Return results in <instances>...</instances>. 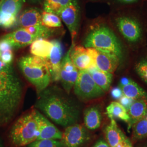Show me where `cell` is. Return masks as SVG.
<instances>
[{
  "mask_svg": "<svg viewBox=\"0 0 147 147\" xmlns=\"http://www.w3.org/2000/svg\"><path fill=\"white\" fill-rule=\"evenodd\" d=\"M21 96L0 91V126L9 122L18 110Z\"/></svg>",
  "mask_w": 147,
  "mask_h": 147,
  "instance_id": "obj_11",
  "label": "cell"
},
{
  "mask_svg": "<svg viewBox=\"0 0 147 147\" xmlns=\"http://www.w3.org/2000/svg\"><path fill=\"white\" fill-rule=\"evenodd\" d=\"M59 17L68 27L71 37L72 45H75V40L79 32L80 21V7L78 0H71L61 12Z\"/></svg>",
  "mask_w": 147,
  "mask_h": 147,
  "instance_id": "obj_6",
  "label": "cell"
},
{
  "mask_svg": "<svg viewBox=\"0 0 147 147\" xmlns=\"http://www.w3.org/2000/svg\"><path fill=\"white\" fill-rule=\"evenodd\" d=\"M17 17L0 11V27L3 28H10L16 24Z\"/></svg>",
  "mask_w": 147,
  "mask_h": 147,
  "instance_id": "obj_31",
  "label": "cell"
},
{
  "mask_svg": "<svg viewBox=\"0 0 147 147\" xmlns=\"http://www.w3.org/2000/svg\"><path fill=\"white\" fill-rule=\"evenodd\" d=\"M129 121L127 123V131L130 132L138 121L147 116V99L135 100L127 112Z\"/></svg>",
  "mask_w": 147,
  "mask_h": 147,
  "instance_id": "obj_18",
  "label": "cell"
},
{
  "mask_svg": "<svg viewBox=\"0 0 147 147\" xmlns=\"http://www.w3.org/2000/svg\"><path fill=\"white\" fill-rule=\"evenodd\" d=\"M0 71L6 72V73H12L13 72V70L11 64H8L3 62L0 59Z\"/></svg>",
  "mask_w": 147,
  "mask_h": 147,
  "instance_id": "obj_37",
  "label": "cell"
},
{
  "mask_svg": "<svg viewBox=\"0 0 147 147\" xmlns=\"http://www.w3.org/2000/svg\"><path fill=\"white\" fill-rule=\"evenodd\" d=\"M39 111L32 110L18 118L11 128L9 138L16 147L28 145L36 141L39 135Z\"/></svg>",
  "mask_w": 147,
  "mask_h": 147,
  "instance_id": "obj_3",
  "label": "cell"
},
{
  "mask_svg": "<svg viewBox=\"0 0 147 147\" xmlns=\"http://www.w3.org/2000/svg\"><path fill=\"white\" fill-rule=\"evenodd\" d=\"M53 43L45 39H38L32 42L30 47L32 55L47 59L53 48Z\"/></svg>",
  "mask_w": 147,
  "mask_h": 147,
  "instance_id": "obj_22",
  "label": "cell"
},
{
  "mask_svg": "<svg viewBox=\"0 0 147 147\" xmlns=\"http://www.w3.org/2000/svg\"><path fill=\"white\" fill-rule=\"evenodd\" d=\"M4 0H0V5L2 3V2Z\"/></svg>",
  "mask_w": 147,
  "mask_h": 147,
  "instance_id": "obj_44",
  "label": "cell"
},
{
  "mask_svg": "<svg viewBox=\"0 0 147 147\" xmlns=\"http://www.w3.org/2000/svg\"><path fill=\"white\" fill-rule=\"evenodd\" d=\"M23 3L24 0H4L0 5V11L17 17Z\"/></svg>",
  "mask_w": 147,
  "mask_h": 147,
  "instance_id": "obj_26",
  "label": "cell"
},
{
  "mask_svg": "<svg viewBox=\"0 0 147 147\" xmlns=\"http://www.w3.org/2000/svg\"><path fill=\"white\" fill-rule=\"evenodd\" d=\"M89 138L86 127L76 123L65 128L61 141L64 147H82Z\"/></svg>",
  "mask_w": 147,
  "mask_h": 147,
  "instance_id": "obj_8",
  "label": "cell"
},
{
  "mask_svg": "<svg viewBox=\"0 0 147 147\" xmlns=\"http://www.w3.org/2000/svg\"><path fill=\"white\" fill-rule=\"evenodd\" d=\"M91 77L101 89L105 92L109 90L110 88L112 81V74L105 72L94 67L87 70Z\"/></svg>",
  "mask_w": 147,
  "mask_h": 147,
  "instance_id": "obj_20",
  "label": "cell"
},
{
  "mask_svg": "<svg viewBox=\"0 0 147 147\" xmlns=\"http://www.w3.org/2000/svg\"><path fill=\"white\" fill-rule=\"evenodd\" d=\"M73 88L75 94L82 101L98 99L105 94V92L95 84L87 70H79Z\"/></svg>",
  "mask_w": 147,
  "mask_h": 147,
  "instance_id": "obj_5",
  "label": "cell"
},
{
  "mask_svg": "<svg viewBox=\"0 0 147 147\" xmlns=\"http://www.w3.org/2000/svg\"><path fill=\"white\" fill-rule=\"evenodd\" d=\"M53 48L48 58L45 59L53 81L59 80V73L63 59V47L61 42L57 39L51 41Z\"/></svg>",
  "mask_w": 147,
  "mask_h": 147,
  "instance_id": "obj_12",
  "label": "cell"
},
{
  "mask_svg": "<svg viewBox=\"0 0 147 147\" xmlns=\"http://www.w3.org/2000/svg\"><path fill=\"white\" fill-rule=\"evenodd\" d=\"M26 30L38 37L39 39H47L54 36L55 30L53 28H48L42 25L24 28Z\"/></svg>",
  "mask_w": 147,
  "mask_h": 147,
  "instance_id": "obj_27",
  "label": "cell"
},
{
  "mask_svg": "<svg viewBox=\"0 0 147 147\" xmlns=\"http://www.w3.org/2000/svg\"><path fill=\"white\" fill-rule=\"evenodd\" d=\"M119 101L118 102L125 108L127 112H128L132 104L135 100L123 95V96L119 99Z\"/></svg>",
  "mask_w": 147,
  "mask_h": 147,
  "instance_id": "obj_33",
  "label": "cell"
},
{
  "mask_svg": "<svg viewBox=\"0 0 147 147\" xmlns=\"http://www.w3.org/2000/svg\"><path fill=\"white\" fill-rule=\"evenodd\" d=\"M71 0H44L43 8L44 11L58 16Z\"/></svg>",
  "mask_w": 147,
  "mask_h": 147,
  "instance_id": "obj_25",
  "label": "cell"
},
{
  "mask_svg": "<svg viewBox=\"0 0 147 147\" xmlns=\"http://www.w3.org/2000/svg\"><path fill=\"white\" fill-rule=\"evenodd\" d=\"M84 125L89 130H95L100 127L101 123V115L100 109L96 106L87 108L84 115Z\"/></svg>",
  "mask_w": 147,
  "mask_h": 147,
  "instance_id": "obj_21",
  "label": "cell"
},
{
  "mask_svg": "<svg viewBox=\"0 0 147 147\" xmlns=\"http://www.w3.org/2000/svg\"><path fill=\"white\" fill-rule=\"evenodd\" d=\"M105 135L107 143L110 147H116L127 138L113 119H111L110 124L106 127Z\"/></svg>",
  "mask_w": 147,
  "mask_h": 147,
  "instance_id": "obj_19",
  "label": "cell"
},
{
  "mask_svg": "<svg viewBox=\"0 0 147 147\" xmlns=\"http://www.w3.org/2000/svg\"><path fill=\"white\" fill-rule=\"evenodd\" d=\"M18 66L25 78L40 94L47 89L51 77L45 59L33 55L23 56L18 61Z\"/></svg>",
  "mask_w": 147,
  "mask_h": 147,
  "instance_id": "obj_2",
  "label": "cell"
},
{
  "mask_svg": "<svg viewBox=\"0 0 147 147\" xmlns=\"http://www.w3.org/2000/svg\"><path fill=\"white\" fill-rule=\"evenodd\" d=\"M84 47L93 48L112 53L119 58H123V50L120 41L115 33L106 26H99L89 32L84 39Z\"/></svg>",
  "mask_w": 147,
  "mask_h": 147,
  "instance_id": "obj_4",
  "label": "cell"
},
{
  "mask_svg": "<svg viewBox=\"0 0 147 147\" xmlns=\"http://www.w3.org/2000/svg\"><path fill=\"white\" fill-rule=\"evenodd\" d=\"M132 147V146H131V147Z\"/></svg>",
  "mask_w": 147,
  "mask_h": 147,
  "instance_id": "obj_46",
  "label": "cell"
},
{
  "mask_svg": "<svg viewBox=\"0 0 147 147\" xmlns=\"http://www.w3.org/2000/svg\"><path fill=\"white\" fill-rule=\"evenodd\" d=\"M13 47L11 44L7 40L1 39L0 40V53H3L5 51L13 50Z\"/></svg>",
  "mask_w": 147,
  "mask_h": 147,
  "instance_id": "obj_35",
  "label": "cell"
},
{
  "mask_svg": "<svg viewBox=\"0 0 147 147\" xmlns=\"http://www.w3.org/2000/svg\"><path fill=\"white\" fill-rule=\"evenodd\" d=\"M131 129L134 140H138L147 137V116L136 122Z\"/></svg>",
  "mask_w": 147,
  "mask_h": 147,
  "instance_id": "obj_28",
  "label": "cell"
},
{
  "mask_svg": "<svg viewBox=\"0 0 147 147\" xmlns=\"http://www.w3.org/2000/svg\"><path fill=\"white\" fill-rule=\"evenodd\" d=\"M106 114L109 118L119 119L127 123L129 121V117L125 108L118 102L113 101L111 102L106 109Z\"/></svg>",
  "mask_w": 147,
  "mask_h": 147,
  "instance_id": "obj_23",
  "label": "cell"
},
{
  "mask_svg": "<svg viewBox=\"0 0 147 147\" xmlns=\"http://www.w3.org/2000/svg\"><path fill=\"white\" fill-rule=\"evenodd\" d=\"M0 59L3 62L11 64L13 59V53L12 50L5 51V52L1 53Z\"/></svg>",
  "mask_w": 147,
  "mask_h": 147,
  "instance_id": "obj_34",
  "label": "cell"
},
{
  "mask_svg": "<svg viewBox=\"0 0 147 147\" xmlns=\"http://www.w3.org/2000/svg\"><path fill=\"white\" fill-rule=\"evenodd\" d=\"M38 115L39 121V135L37 140H61L63 133L39 111Z\"/></svg>",
  "mask_w": 147,
  "mask_h": 147,
  "instance_id": "obj_16",
  "label": "cell"
},
{
  "mask_svg": "<svg viewBox=\"0 0 147 147\" xmlns=\"http://www.w3.org/2000/svg\"><path fill=\"white\" fill-rule=\"evenodd\" d=\"M93 147H110L108 143L103 140H100L96 142Z\"/></svg>",
  "mask_w": 147,
  "mask_h": 147,
  "instance_id": "obj_40",
  "label": "cell"
},
{
  "mask_svg": "<svg viewBox=\"0 0 147 147\" xmlns=\"http://www.w3.org/2000/svg\"><path fill=\"white\" fill-rule=\"evenodd\" d=\"M0 56H1V53H0Z\"/></svg>",
  "mask_w": 147,
  "mask_h": 147,
  "instance_id": "obj_45",
  "label": "cell"
},
{
  "mask_svg": "<svg viewBox=\"0 0 147 147\" xmlns=\"http://www.w3.org/2000/svg\"><path fill=\"white\" fill-rule=\"evenodd\" d=\"M29 1L32 2H33V3H38V2H40L42 1V0H29Z\"/></svg>",
  "mask_w": 147,
  "mask_h": 147,
  "instance_id": "obj_42",
  "label": "cell"
},
{
  "mask_svg": "<svg viewBox=\"0 0 147 147\" xmlns=\"http://www.w3.org/2000/svg\"><path fill=\"white\" fill-rule=\"evenodd\" d=\"M40 94L36 107L53 122L67 127L79 121V106L67 97L58 92L46 89Z\"/></svg>",
  "mask_w": 147,
  "mask_h": 147,
  "instance_id": "obj_1",
  "label": "cell"
},
{
  "mask_svg": "<svg viewBox=\"0 0 147 147\" xmlns=\"http://www.w3.org/2000/svg\"><path fill=\"white\" fill-rule=\"evenodd\" d=\"M116 24L121 34L129 42H137L141 39L142 27L136 19L122 16L116 19Z\"/></svg>",
  "mask_w": 147,
  "mask_h": 147,
  "instance_id": "obj_7",
  "label": "cell"
},
{
  "mask_svg": "<svg viewBox=\"0 0 147 147\" xmlns=\"http://www.w3.org/2000/svg\"><path fill=\"white\" fill-rule=\"evenodd\" d=\"M131 79H130V78H126V77H124V78H121L120 80V81H119V87H123V86H126L127 84H130L131 82Z\"/></svg>",
  "mask_w": 147,
  "mask_h": 147,
  "instance_id": "obj_39",
  "label": "cell"
},
{
  "mask_svg": "<svg viewBox=\"0 0 147 147\" xmlns=\"http://www.w3.org/2000/svg\"><path fill=\"white\" fill-rule=\"evenodd\" d=\"M71 48L62 59L59 73V80L64 90L69 94L77 80L79 70L74 65L70 56Z\"/></svg>",
  "mask_w": 147,
  "mask_h": 147,
  "instance_id": "obj_10",
  "label": "cell"
},
{
  "mask_svg": "<svg viewBox=\"0 0 147 147\" xmlns=\"http://www.w3.org/2000/svg\"><path fill=\"white\" fill-rule=\"evenodd\" d=\"M135 70L139 76L147 84V59H143L137 63Z\"/></svg>",
  "mask_w": 147,
  "mask_h": 147,
  "instance_id": "obj_32",
  "label": "cell"
},
{
  "mask_svg": "<svg viewBox=\"0 0 147 147\" xmlns=\"http://www.w3.org/2000/svg\"><path fill=\"white\" fill-rule=\"evenodd\" d=\"M131 146H132L131 142L129 138H126L124 141L119 143L115 147H130Z\"/></svg>",
  "mask_w": 147,
  "mask_h": 147,
  "instance_id": "obj_38",
  "label": "cell"
},
{
  "mask_svg": "<svg viewBox=\"0 0 147 147\" xmlns=\"http://www.w3.org/2000/svg\"><path fill=\"white\" fill-rule=\"evenodd\" d=\"M42 13L36 8H28L22 11L18 21L20 28L36 26L42 24Z\"/></svg>",
  "mask_w": 147,
  "mask_h": 147,
  "instance_id": "obj_17",
  "label": "cell"
},
{
  "mask_svg": "<svg viewBox=\"0 0 147 147\" xmlns=\"http://www.w3.org/2000/svg\"><path fill=\"white\" fill-rule=\"evenodd\" d=\"M22 85L14 73L0 71V91L16 96H22Z\"/></svg>",
  "mask_w": 147,
  "mask_h": 147,
  "instance_id": "obj_15",
  "label": "cell"
},
{
  "mask_svg": "<svg viewBox=\"0 0 147 147\" xmlns=\"http://www.w3.org/2000/svg\"><path fill=\"white\" fill-rule=\"evenodd\" d=\"M2 39L9 42L13 49H20L31 45L32 43L38 39L36 36L32 34L24 28H19L2 37Z\"/></svg>",
  "mask_w": 147,
  "mask_h": 147,
  "instance_id": "obj_13",
  "label": "cell"
},
{
  "mask_svg": "<svg viewBox=\"0 0 147 147\" xmlns=\"http://www.w3.org/2000/svg\"><path fill=\"white\" fill-rule=\"evenodd\" d=\"M117 1L125 4H131V3L136 2L138 0H117Z\"/></svg>",
  "mask_w": 147,
  "mask_h": 147,
  "instance_id": "obj_41",
  "label": "cell"
},
{
  "mask_svg": "<svg viewBox=\"0 0 147 147\" xmlns=\"http://www.w3.org/2000/svg\"><path fill=\"white\" fill-rule=\"evenodd\" d=\"M28 147H64L61 141L53 140H36L28 145Z\"/></svg>",
  "mask_w": 147,
  "mask_h": 147,
  "instance_id": "obj_30",
  "label": "cell"
},
{
  "mask_svg": "<svg viewBox=\"0 0 147 147\" xmlns=\"http://www.w3.org/2000/svg\"><path fill=\"white\" fill-rule=\"evenodd\" d=\"M70 53V58L74 65L79 70H88L95 67L93 59L87 49L82 46L71 45Z\"/></svg>",
  "mask_w": 147,
  "mask_h": 147,
  "instance_id": "obj_14",
  "label": "cell"
},
{
  "mask_svg": "<svg viewBox=\"0 0 147 147\" xmlns=\"http://www.w3.org/2000/svg\"><path fill=\"white\" fill-rule=\"evenodd\" d=\"M111 94L112 98L116 100H119L121 97L123 96V92L119 87H115L111 90Z\"/></svg>",
  "mask_w": 147,
  "mask_h": 147,
  "instance_id": "obj_36",
  "label": "cell"
},
{
  "mask_svg": "<svg viewBox=\"0 0 147 147\" xmlns=\"http://www.w3.org/2000/svg\"><path fill=\"white\" fill-rule=\"evenodd\" d=\"M42 24L50 28H59L62 26L61 19L58 16L44 11L42 14Z\"/></svg>",
  "mask_w": 147,
  "mask_h": 147,
  "instance_id": "obj_29",
  "label": "cell"
},
{
  "mask_svg": "<svg viewBox=\"0 0 147 147\" xmlns=\"http://www.w3.org/2000/svg\"><path fill=\"white\" fill-rule=\"evenodd\" d=\"M0 147H3V145H2V144L1 143V141H0Z\"/></svg>",
  "mask_w": 147,
  "mask_h": 147,
  "instance_id": "obj_43",
  "label": "cell"
},
{
  "mask_svg": "<svg viewBox=\"0 0 147 147\" xmlns=\"http://www.w3.org/2000/svg\"><path fill=\"white\" fill-rule=\"evenodd\" d=\"M120 88L124 95L134 100L147 99V92L134 81Z\"/></svg>",
  "mask_w": 147,
  "mask_h": 147,
  "instance_id": "obj_24",
  "label": "cell"
},
{
  "mask_svg": "<svg viewBox=\"0 0 147 147\" xmlns=\"http://www.w3.org/2000/svg\"><path fill=\"white\" fill-rule=\"evenodd\" d=\"M94 63L95 67L105 72L112 74L115 71L120 59L116 55L93 48H87Z\"/></svg>",
  "mask_w": 147,
  "mask_h": 147,
  "instance_id": "obj_9",
  "label": "cell"
}]
</instances>
